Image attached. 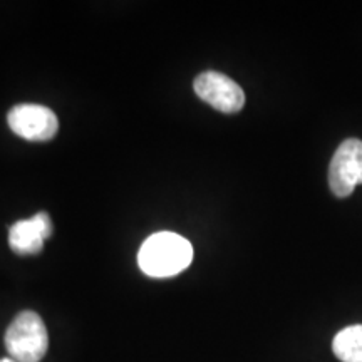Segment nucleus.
Masks as SVG:
<instances>
[{"label": "nucleus", "instance_id": "8", "mask_svg": "<svg viewBox=\"0 0 362 362\" xmlns=\"http://www.w3.org/2000/svg\"><path fill=\"white\" fill-rule=\"evenodd\" d=\"M0 362H16L13 359H0Z\"/></svg>", "mask_w": 362, "mask_h": 362}, {"label": "nucleus", "instance_id": "1", "mask_svg": "<svg viewBox=\"0 0 362 362\" xmlns=\"http://www.w3.org/2000/svg\"><path fill=\"white\" fill-rule=\"evenodd\" d=\"M193 247L187 238L173 232H160L146 238L138 253V265L148 277L168 279L188 269Z\"/></svg>", "mask_w": 362, "mask_h": 362}, {"label": "nucleus", "instance_id": "7", "mask_svg": "<svg viewBox=\"0 0 362 362\" xmlns=\"http://www.w3.org/2000/svg\"><path fill=\"white\" fill-rule=\"evenodd\" d=\"M332 351L342 362H362V325L342 329L334 337Z\"/></svg>", "mask_w": 362, "mask_h": 362}, {"label": "nucleus", "instance_id": "2", "mask_svg": "<svg viewBox=\"0 0 362 362\" xmlns=\"http://www.w3.org/2000/svg\"><path fill=\"white\" fill-rule=\"evenodd\" d=\"M49 347L44 320L33 310L21 312L6 332V349L16 362H39Z\"/></svg>", "mask_w": 362, "mask_h": 362}, {"label": "nucleus", "instance_id": "6", "mask_svg": "<svg viewBox=\"0 0 362 362\" xmlns=\"http://www.w3.org/2000/svg\"><path fill=\"white\" fill-rule=\"evenodd\" d=\"M52 221L47 214L30 216L27 220H19L11 226L8 232V243L11 248L19 255H34L42 250L44 242L51 237Z\"/></svg>", "mask_w": 362, "mask_h": 362}, {"label": "nucleus", "instance_id": "5", "mask_svg": "<svg viewBox=\"0 0 362 362\" xmlns=\"http://www.w3.org/2000/svg\"><path fill=\"white\" fill-rule=\"evenodd\" d=\"M194 93L215 110L235 115L245 104V93L240 86L221 72L208 71L194 79Z\"/></svg>", "mask_w": 362, "mask_h": 362}, {"label": "nucleus", "instance_id": "3", "mask_svg": "<svg viewBox=\"0 0 362 362\" xmlns=\"http://www.w3.org/2000/svg\"><path fill=\"white\" fill-rule=\"evenodd\" d=\"M329 185L337 198L351 197L362 185V141L346 139L336 149L329 166Z\"/></svg>", "mask_w": 362, "mask_h": 362}, {"label": "nucleus", "instance_id": "4", "mask_svg": "<svg viewBox=\"0 0 362 362\" xmlns=\"http://www.w3.org/2000/svg\"><path fill=\"white\" fill-rule=\"evenodd\" d=\"M11 129L29 141H49L59 129L57 116L40 104H17L7 115Z\"/></svg>", "mask_w": 362, "mask_h": 362}]
</instances>
